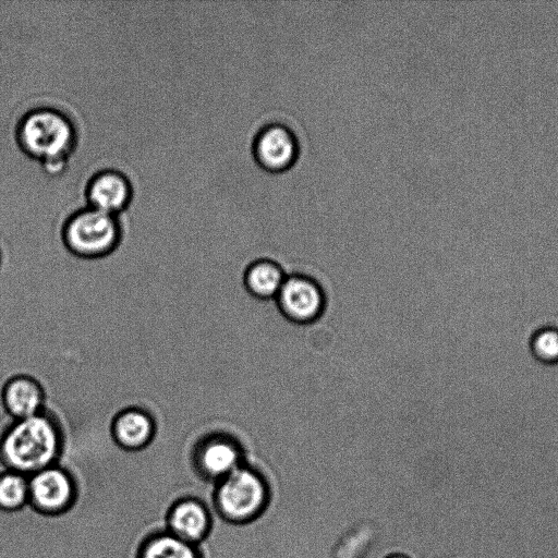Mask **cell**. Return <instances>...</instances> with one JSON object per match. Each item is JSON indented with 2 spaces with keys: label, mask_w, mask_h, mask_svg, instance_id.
<instances>
[{
  "label": "cell",
  "mask_w": 558,
  "mask_h": 558,
  "mask_svg": "<svg viewBox=\"0 0 558 558\" xmlns=\"http://www.w3.org/2000/svg\"><path fill=\"white\" fill-rule=\"evenodd\" d=\"M0 266H1V253H0Z\"/></svg>",
  "instance_id": "18"
},
{
  "label": "cell",
  "mask_w": 558,
  "mask_h": 558,
  "mask_svg": "<svg viewBox=\"0 0 558 558\" xmlns=\"http://www.w3.org/2000/svg\"><path fill=\"white\" fill-rule=\"evenodd\" d=\"M110 433L118 447L126 451H140L151 444L156 435V422L146 410L130 407L116 414Z\"/></svg>",
  "instance_id": "10"
},
{
  "label": "cell",
  "mask_w": 558,
  "mask_h": 558,
  "mask_svg": "<svg viewBox=\"0 0 558 558\" xmlns=\"http://www.w3.org/2000/svg\"><path fill=\"white\" fill-rule=\"evenodd\" d=\"M251 151L255 162L265 171L280 173L291 169L301 153L295 132L284 122L270 121L254 134Z\"/></svg>",
  "instance_id": "6"
},
{
  "label": "cell",
  "mask_w": 558,
  "mask_h": 558,
  "mask_svg": "<svg viewBox=\"0 0 558 558\" xmlns=\"http://www.w3.org/2000/svg\"><path fill=\"white\" fill-rule=\"evenodd\" d=\"M63 442L57 418L46 411L14 420L0 436V462L7 470L31 476L59 462Z\"/></svg>",
  "instance_id": "1"
},
{
  "label": "cell",
  "mask_w": 558,
  "mask_h": 558,
  "mask_svg": "<svg viewBox=\"0 0 558 558\" xmlns=\"http://www.w3.org/2000/svg\"><path fill=\"white\" fill-rule=\"evenodd\" d=\"M214 514L210 506L195 496L175 499L167 509L165 529L179 538L201 546L211 534Z\"/></svg>",
  "instance_id": "8"
},
{
  "label": "cell",
  "mask_w": 558,
  "mask_h": 558,
  "mask_svg": "<svg viewBox=\"0 0 558 558\" xmlns=\"http://www.w3.org/2000/svg\"><path fill=\"white\" fill-rule=\"evenodd\" d=\"M211 487L210 508L217 517L229 522H244L256 517L268 499L264 477L246 462Z\"/></svg>",
  "instance_id": "2"
},
{
  "label": "cell",
  "mask_w": 558,
  "mask_h": 558,
  "mask_svg": "<svg viewBox=\"0 0 558 558\" xmlns=\"http://www.w3.org/2000/svg\"><path fill=\"white\" fill-rule=\"evenodd\" d=\"M244 453L232 437L211 434L199 439L193 447L191 463L195 474L214 485L242 465Z\"/></svg>",
  "instance_id": "7"
},
{
  "label": "cell",
  "mask_w": 558,
  "mask_h": 558,
  "mask_svg": "<svg viewBox=\"0 0 558 558\" xmlns=\"http://www.w3.org/2000/svg\"><path fill=\"white\" fill-rule=\"evenodd\" d=\"M281 313L291 322L307 324L319 317L325 298L319 286L311 278L294 275L286 277L277 296Z\"/></svg>",
  "instance_id": "9"
},
{
  "label": "cell",
  "mask_w": 558,
  "mask_h": 558,
  "mask_svg": "<svg viewBox=\"0 0 558 558\" xmlns=\"http://www.w3.org/2000/svg\"><path fill=\"white\" fill-rule=\"evenodd\" d=\"M388 558H408V557L402 556V555H392V556H390Z\"/></svg>",
  "instance_id": "17"
},
{
  "label": "cell",
  "mask_w": 558,
  "mask_h": 558,
  "mask_svg": "<svg viewBox=\"0 0 558 558\" xmlns=\"http://www.w3.org/2000/svg\"><path fill=\"white\" fill-rule=\"evenodd\" d=\"M17 140L29 156L49 166H61L74 145V128L63 113L40 108L23 117Z\"/></svg>",
  "instance_id": "3"
},
{
  "label": "cell",
  "mask_w": 558,
  "mask_h": 558,
  "mask_svg": "<svg viewBox=\"0 0 558 558\" xmlns=\"http://www.w3.org/2000/svg\"><path fill=\"white\" fill-rule=\"evenodd\" d=\"M28 476L4 469L0 472V510L15 512L28 506Z\"/></svg>",
  "instance_id": "15"
},
{
  "label": "cell",
  "mask_w": 558,
  "mask_h": 558,
  "mask_svg": "<svg viewBox=\"0 0 558 558\" xmlns=\"http://www.w3.org/2000/svg\"><path fill=\"white\" fill-rule=\"evenodd\" d=\"M131 195L132 189L126 177L113 170L97 173L87 186L90 207L113 216L128 205Z\"/></svg>",
  "instance_id": "12"
},
{
  "label": "cell",
  "mask_w": 558,
  "mask_h": 558,
  "mask_svg": "<svg viewBox=\"0 0 558 558\" xmlns=\"http://www.w3.org/2000/svg\"><path fill=\"white\" fill-rule=\"evenodd\" d=\"M284 279L282 269L277 263L259 259L247 267L244 283L252 295L270 299L277 296Z\"/></svg>",
  "instance_id": "14"
},
{
  "label": "cell",
  "mask_w": 558,
  "mask_h": 558,
  "mask_svg": "<svg viewBox=\"0 0 558 558\" xmlns=\"http://www.w3.org/2000/svg\"><path fill=\"white\" fill-rule=\"evenodd\" d=\"M28 507L45 517H59L70 511L78 497L73 474L57 464L28 476Z\"/></svg>",
  "instance_id": "5"
},
{
  "label": "cell",
  "mask_w": 558,
  "mask_h": 558,
  "mask_svg": "<svg viewBox=\"0 0 558 558\" xmlns=\"http://www.w3.org/2000/svg\"><path fill=\"white\" fill-rule=\"evenodd\" d=\"M4 411L14 420H22L45 411V390L34 377L20 374L10 377L1 389Z\"/></svg>",
  "instance_id": "11"
},
{
  "label": "cell",
  "mask_w": 558,
  "mask_h": 558,
  "mask_svg": "<svg viewBox=\"0 0 558 558\" xmlns=\"http://www.w3.org/2000/svg\"><path fill=\"white\" fill-rule=\"evenodd\" d=\"M62 238L72 254L83 258H99L117 248L121 229L116 216L90 207L68 219Z\"/></svg>",
  "instance_id": "4"
},
{
  "label": "cell",
  "mask_w": 558,
  "mask_h": 558,
  "mask_svg": "<svg viewBox=\"0 0 558 558\" xmlns=\"http://www.w3.org/2000/svg\"><path fill=\"white\" fill-rule=\"evenodd\" d=\"M529 351L541 364H558V326L545 324L535 328L529 338Z\"/></svg>",
  "instance_id": "16"
},
{
  "label": "cell",
  "mask_w": 558,
  "mask_h": 558,
  "mask_svg": "<svg viewBox=\"0 0 558 558\" xmlns=\"http://www.w3.org/2000/svg\"><path fill=\"white\" fill-rule=\"evenodd\" d=\"M135 558H205L201 546L187 543L166 529L148 533L138 544Z\"/></svg>",
  "instance_id": "13"
}]
</instances>
